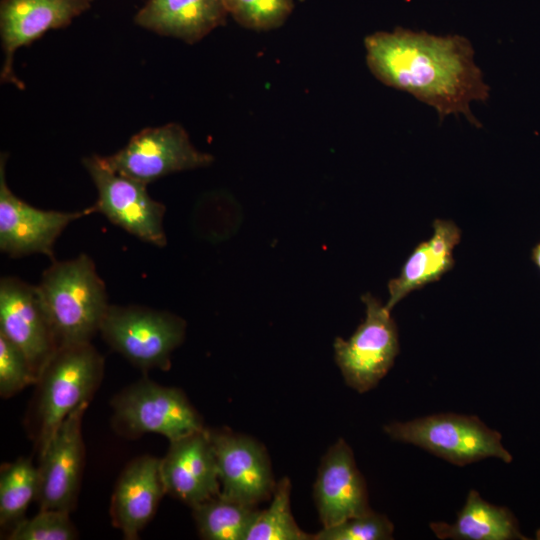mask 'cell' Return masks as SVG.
<instances>
[{
    "instance_id": "6da1fadb",
    "label": "cell",
    "mask_w": 540,
    "mask_h": 540,
    "mask_svg": "<svg viewBox=\"0 0 540 540\" xmlns=\"http://www.w3.org/2000/svg\"><path fill=\"white\" fill-rule=\"evenodd\" d=\"M364 47L366 64L381 83L434 108L441 122L446 116L463 114L481 127L471 103L488 100L490 87L474 62L467 38L396 27L366 36Z\"/></svg>"
},
{
    "instance_id": "7a4b0ae2",
    "label": "cell",
    "mask_w": 540,
    "mask_h": 540,
    "mask_svg": "<svg viewBox=\"0 0 540 540\" xmlns=\"http://www.w3.org/2000/svg\"><path fill=\"white\" fill-rule=\"evenodd\" d=\"M58 348L90 342L108 310L105 284L87 254L54 261L36 286Z\"/></svg>"
},
{
    "instance_id": "3957f363",
    "label": "cell",
    "mask_w": 540,
    "mask_h": 540,
    "mask_svg": "<svg viewBox=\"0 0 540 540\" xmlns=\"http://www.w3.org/2000/svg\"><path fill=\"white\" fill-rule=\"evenodd\" d=\"M102 371L103 359L90 342L65 345L56 350L39 379L40 453L64 419L88 402Z\"/></svg>"
},
{
    "instance_id": "277c9868",
    "label": "cell",
    "mask_w": 540,
    "mask_h": 540,
    "mask_svg": "<svg viewBox=\"0 0 540 540\" xmlns=\"http://www.w3.org/2000/svg\"><path fill=\"white\" fill-rule=\"evenodd\" d=\"M394 440L411 443L463 466L488 457L512 461L501 443V434L487 427L476 416L438 414L408 422H393L384 427Z\"/></svg>"
},
{
    "instance_id": "5b68a950",
    "label": "cell",
    "mask_w": 540,
    "mask_h": 540,
    "mask_svg": "<svg viewBox=\"0 0 540 540\" xmlns=\"http://www.w3.org/2000/svg\"><path fill=\"white\" fill-rule=\"evenodd\" d=\"M185 329V321L167 311L109 305L99 331L107 344L138 368L165 369Z\"/></svg>"
},
{
    "instance_id": "8992f818",
    "label": "cell",
    "mask_w": 540,
    "mask_h": 540,
    "mask_svg": "<svg viewBox=\"0 0 540 540\" xmlns=\"http://www.w3.org/2000/svg\"><path fill=\"white\" fill-rule=\"evenodd\" d=\"M366 317L353 335L334 341L335 360L347 385L364 393L387 374L399 353L398 330L391 310L370 293L362 296Z\"/></svg>"
},
{
    "instance_id": "52a82bcc",
    "label": "cell",
    "mask_w": 540,
    "mask_h": 540,
    "mask_svg": "<svg viewBox=\"0 0 540 540\" xmlns=\"http://www.w3.org/2000/svg\"><path fill=\"white\" fill-rule=\"evenodd\" d=\"M98 193L91 206L113 224L137 238L158 247L166 245L163 228L165 205L154 200L147 192V184L121 175L109 168L102 156L83 159Z\"/></svg>"
},
{
    "instance_id": "ba28073f",
    "label": "cell",
    "mask_w": 540,
    "mask_h": 540,
    "mask_svg": "<svg viewBox=\"0 0 540 540\" xmlns=\"http://www.w3.org/2000/svg\"><path fill=\"white\" fill-rule=\"evenodd\" d=\"M102 159L113 171L147 185L168 174L213 162V156L196 149L177 123L145 128L122 149Z\"/></svg>"
},
{
    "instance_id": "9c48e42d",
    "label": "cell",
    "mask_w": 540,
    "mask_h": 540,
    "mask_svg": "<svg viewBox=\"0 0 540 540\" xmlns=\"http://www.w3.org/2000/svg\"><path fill=\"white\" fill-rule=\"evenodd\" d=\"M117 424L132 435L155 433L170 442L204 430L182 391L141 380L113 400Z\"/></svg>"
},
{
    "instance_id": "30bf717a",
    "label": "cell",
    "mask_w": 540,
    "mask_h": 540,
    "mask_svg": "<svg viewBox=\"0 0 540 540\" xmlns=\"http://www.w3.org/2000/svg\"><path fill=\"white\" fill-rule=\"evenodd\" d=\"M6 155L0 157V249L19 257L34 253L53 258V246L74 220L92 214L91 207L77 212L41 210L18 198L8 187Z\"/></svg>"
},
{
    "instance_id": "8fae6325",
    "label": "cell",
    "mask_w": 540,
    "mask_h": 540,
    "mask_svg": "<svg viewBox=\"0 0 540 540\" xmlns=\"http://www.w3.org/2000/svg\"><path fill=\"white\" fill-rule=\"evenodd\" d=\"M0 333L25 354L40 379L58 345L36 286L15 277L1 279Z\"/></svg>"
},
{
    "instance_id": "7c38bea8",
    "label": "cell",
    "mask_w": 540,
    "mask_h": 540,
    "mask_svg": "<svg viewBox=\"0 0 540 540\" xmlns=\"http://www.w3.org/2000/svg\"><path fill=\"white\" fill-rule=\"evenodd\" d=\"M94 0H1L0 37L4 54L1 81L19 88L13 72L15 52L50 30L67 27L87 11Z\"/></svg>"
},
{
    "instance_id": "4fadbf2b",
    "label": "cell",
    "mask_w": 540,
    "mask_h": 540,
    "mask_svg": "<svg viewBox=\"0 0 540 540\" xmlns=\"http://www.w3.org/2000/svg\"><path fill=\"white\" fill-rule=\"evenodd\" d=\"M86 407L84 403L72 411L40 453V509L70 512L75 503L83 464L81 422Z\"/></svg>"
},
{
    "instance_id": "5bb4252c",
    "label": "cell",
    "mask_w": 540,
    "mask_h": 540,
    "mask_svg": "<svg viewBox=\"0 0 540 540\" xmlns=\"http://www.w3.org/2000/svg\"><path fill=\"white\" fill-rule=\"evenodd\" d=\"M222 492L256 506L272 496L275 483L269 458L255 440L228 432H209Z\"/></svg>"
},
{
    "instance_id": "9a60e30c",
    "label": "cell",
    "mask_w": 540,
    "mask_h": 540,
    "mask_svg": "<svg viewBox=\"0 0 540 540\" xmlns=\"http://www.w3.org/2000/svg\"><path fill=\"white\" fill-rule=\"evenodd\" d=\"M170 443L160 461L165 492L191 507L218 495L220 481L209 432L204 429Z\"/></svg>"
},
{
    "instance_id": "2e32d148",
    "label": "cell",
    "mask_w": 540,
    "mask_h": 540,
    "mask_svg": "<svg viewBox=\"0 0 540 540\" xmlns=\"http://www.w3.org/2000/svg\"><path fill=\"white\" fill-rule=\"evenodd\" d=\"M314 498L323 527L372 511L364 478L352 450L342 439L328 450L321 462Z\"/></svg>"
},
{
    "instance_id": "e0dca14e",
    "label": "cell",
    "mask_w": 540,
    "mask_h": 540,
    "mask_svg": "<svg viewBox=\"0 0 540 540\" xmlns=\"http://www.w3.org/2000/svg\"><path fill=\"white\" fill-rule=\"evenodd\" d=\"M161 459L142 456L133 460L118 479L113 494L115 523L126 539H136L154 516L165 494L160 471Z\"/></svg>"
},
{
    "instance_id": "ac0fdd59",
    "label": "cell",
    "mask_w": 540,
    "mask_h": 540,
    "mask_svg": "<svg viewBox=\"0 0 540 540\" xmlns=\"http://www.w3.org/2000/svg\"><path fill=\"white\" fill-rule=\"evenodd\" d=\"M224 0H148L134 22L162 36L194 44L225 24Z\"/></svg>"
},
{
    "instance_id": "d6986e66",
    "label": "cell",
    "mask_w": 540,
    "mask_h": 540,
    "mask_svg": "<svg viewBox=\"0 0 540 540\" xmlns=\"http://www.w3.org/2000/svg\"><path fill=\"white\" fill-rule=\"evenodd\" d=\"M460 240L461 230L453 221L435 219L433 235L414 248L399 276L388 282L386 308L392 310L410 292L440 280L450 271L455 265L453 250Z\"/></svg>"
},
{
    "instance_id": "ffe728a7",
    "label": "cell",
    "mask_w": 540,
    "mask_h": 540,
    "mask_svg": "<svg viewBox=\"0 0 540 540\" xmlns=\"http://www.w3.org/2000/svg\"><path fill=\"white\" fill-rule=\"evenodd\" d=\"M430 528L440 539H526L519 532L517 521L507 508L486 502L476 490L469 491L465 505L453 524L432 522Z\"/></svg>"
},
{
    "instance_id": "44dd1931",
    "label": "cell",
    "mask_w": 540,
    "mask_h": 540,
    "mask_svg": "<svg viewBox=\"0 0 540 540\" xmlns=\"http://www.w3.org/2000/svg\"><path fill=\"white\" fill-rule=\"evenodd\" d=\"M192 508L198 531L207 540H247L260 512L221 493Z\"/></svg>"
},
{
    "instance_id": "7402d4cb",
    "label": "cell",
    "mask_w": 540,
    "mask_h": 540,
    "mask_svg": "<svg viewBox=\"0 0 540 540\" xmlns=\"http://www.w3.org/2000/svg\"><path fill=\"white\" fill-rule=\"evenodd\" d=\"M38 467L30 459L19 458L4 467L0 476V522L7 525L21 521L27 507L37 498Z\"/></svg>"
},
{
    "instance_id": "603a6c76",
    "label": "cell",
    "mask_w": 540,
    "mask_h": 540,
    "mask_svg": "<svg viewBox=\"0 0 540 540\" xmlns=\"http://www.w3.org/2000/svg\"><path fill=\"white\" fill-rule=\"evenodd\" d=\"M291 484L281 479L274 488L270 506L259 512L247 540H308L313 539L296 524L290 510Z\"/></svg>"
},
{
    "instance_id": "cb8c5ba5",
    "label": "cell",
    "mask_w": 540,
    "mask_h": 540,
    "mask_svg": "<svg viewBox=\"0 0 540 540\" xmlns=\"http://www.w3.org/2000/svg\"><path fill=\"white\" fill-rule=\"evenodd\" d=\"M228 14L242 27L269 31L282 26L294 8L293 0H224Z\"/></svg>"
},
{
    "instance_id": "d4e9b609",
    "label": "cell",
    "mask_w": 540,
    "mask_h": 540,
    "mask_svg": "<svg viewBox=\"0 0 540 540\" xmlns=\"http://www.w3.org/2000/svg\"><path fill=\"white\" fill-rule=\"evenodd\" d=\"M11 540H73L77 532L70 521L69 512L40 509L34 517L15 524L8 537Z\"/></svg>"
},
{
    "instance_id": "484cf974",
    "label": "cell",
    "mask_w": 540,
    "mask_h": 540,
    "mask_svg": "<svg viewBox=\"0 0 540 540\" xmlns=\"http://www.w3.org/2000/svg\"><path fill=\"white\" fill-rule=\"evenodd\" d=\"M393 525L390 520L373 511L343 520L332 526L323 527L315 540H385L392 538Z\"/></svg>"
},
{
    "instance_id": "4316f807",
    "label": "cell",
    "mask_w": 540,
    "mask_h": 540,
    "mask_svg": "<svg viewBox=\"0 0 540 540\" xmlns=\"http://www.w3.org/2000/svg\"><path fill=\"white\" fill-rule=\"evenodd\" d=\"M39 382L25 354L0 333V393L9 397Z\"/></svg>"
},
{
    "instance_id": "83f0119b",
    "label": "cell",
    "mask_w": 540,
    "mask_h": 540,
    "mask_svg": "<svg viewBox=\"0 0 540 540\" xmlns=\"http://www.w3.org/2000/svg\"><path fill=\"white\" fill-rule=\"evenodd\" d=\"M531 259L540 269V242L533 247L531 252Z\"/></svg>"
},
{
    "instance_id": "f1b7e54d",
    "label": "cell",
    "mask_w": 540,
    "mask_h": 540,
    "mask_svg": "<svg viewBox=\"0 0 540 540\" xmlns=\"http://www.w3.org/2000/svg\"><path fill=\"white\" fill-rule=\"evenodd\" d=\"M536 539L540 540V529H538L536 532Z\"/></svg>"
}]
</instances>
